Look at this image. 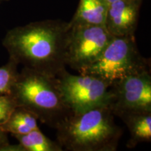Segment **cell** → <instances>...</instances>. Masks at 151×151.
Segmentation results:
<instances>
[{
  "label": "cell",
  "mask_w": 151,
  "mask_h": 151,
  "mask_svg": "<svg viewBox=\"0 0 151 151\" xmlns=\"http://www.w3.org/2000/svg\"><path fill=\"white\" fill-rule=\"evenodd\" d=\"M148 60L141 55L133 36L113 37L100 56L79 73L90 74L113 83L149 69Z\"/></svg>",
  "instance_id": "4"
},
{
  "label": "cell",
  "mask_w": 151,
  "mask_h": 151,
  "mask_svg": "<svg viewBox=\"0 0 151 151\" xmlns=\"http://www.w3.org/2000/svg\"><path fill=\"white\" fill-rule=\"evenodd\" d=\"M18 63L9 58L6 65L0 67V95L10 94L18 76Z\"/></svg>",
  "instance_id": "13"
},
{
  "label": "cell",
  "mask_w": 151,
  "mask_h": 151,
  "mask_svg": "<svg viewBox=\"0 0 151 151\" xmlns=\"http://www.w3.org/2000/svg\"><path fill=\"white\" fill-rule=\"evenodd\" d=\"M106 1H107L109 4L110 3H112V2H114V1H118V0H106Z\"/></svg>",
  "instance_id": "16"
},
{
  "label": "cell",
  "mask_w": 151,
  "mask_h": 151,
  "mask_svg": "<svg viewBox=\"0 0 151 151\" xmlns=\"http://www.w3.org/2000/svg\"><path fill=\"white\" fill-rule=\"evenodd\" d=\"M56 80L62 99L71 113L108 106L111 86L108 81L93 75L71 74L66 69Z\"/></svg>",
  "instance_id": "5"
},
{
  "label": "cell",
  "mask_w": 151,
  "mask_h": 151,
  "mask_svg": "<svg viewBox=\"0 0 151 151\" xmlns=\"http://www.w3.org/2000/svg\"><path fill=\"white\" fill-rule=\"evenodd\" d=\"M69 30V22L60 20L30 22L9 30L2 44L18 65L57 77L67 67Z\"/></svg>",
  "instance_id": "1"
},
{
  "label": "cell",
  "mask_w": 151,
  "mask_h": 151,
  "mask_svg": "<svg viewBox=\"0 0 151 151\" xmlns=\"http://www.w3.org/2000/svg\"><path fill=\"white\" fill-rule=\"evenodd\" d=\"M9 1V0H0V3L3 2V1Z\"/></svg>",
  "instance_id": "17"
},
{
  "label": "cell",
  "mask_w": 151,
  "mask_h": 151,
  "mask_svg": "<svg viewBox=\"0 0 151 151\" xmlns=\"http://www.w3.org/2000/svg\"><path fill=\"white\" fill-rule=\"evenodd\" d=\"M112 38L105 26L69 25L67 66L80 72L99 58Z\"/></svg>",
  "instance_id": "6"
},
{
  "label": "cell",
  "mask_w": 151,
  "mask_h": 151,
  "mask_svg": "<svg viewBox=\"0 0 151 151\" xmlns=\"http://www.w3.org/2000/svg\"><path fill=\"white\" fill-rule=\"evenodd\" d=\"M108 106L114 116L132 111H151L150 69L111 83Z\"/></svg>",
  "instance_id": "7"
},
{
  "label": "cell",
  "mask_w": 151,
  "mask_h": 151,
  "mask_svg": "<svg viewBox=\"0 0 151 151\" xmlns=\"http://www.w3.org/2000/svg\"><path fill=\"white\" fill-rule=\"evenodd\" d=\"M129 132L128 148H134L141 143L151 141V111H132L118 115Z\"/></svg>",
  "instance_id": "9"
},
{
  "label": "cell",
  "mask_w": 151,
  "mask_h": 151,
  "mask_svg": "<svg viewBox=\"0 0 151 151\" xmlns=\"http://www.w3.org/2000/svg\"><path fill=\"white\" fill-rule=\"evenodd\" d=\"M38 119L27 109L16 106L8 120L0 126L1 129L11 134H24L33 130L40 129L38 127Z\"/></svg>",
  "instance_id": "12"
},
{
  "label": "cell",
  "mask_w": 151,
  "mask_h": 151,
  "mask_svg": "<svg viewBox=\"0 0 151 151\" xmlns=\"http://www.w3.org/2000/svg\"><path fill=\"white\" fill-rule=\"evenodd\" d=\"M55 129L57 142L69 151H116L122 134L109 106L71 113Z\"/></svg>",
  "instance_id": "2"
},
{
  "label": "cell",
  "mask_w": 151,
  "mask_h": 151,
  "mask_svg": "<svg viewBox=\"0 0 151 151\" xmlns=\"http://www.w3.org/2000/svg\"><path fill=\"white\" fill-rule=\"evenodd\" d=\"M143 0H118L109 4L105 27L113 37L133 36Z\"/></svg>",
  "instance_id": "8"
},
{
  "label": "cell",
  "mask_w": 151,
  "mask_h": 151,
  "mask_svg": "<svg viewBox=\"0 0 151 151\" xmlns=\"http://www.w3.org/2000/svg\"><path fill=\"white\" fill-rule=\"evenodd\" d=\"M9 143L6 132H4L0 127V149Z\"/></svg>",
  "instance_id": "15"
},
{
  "label": "cell",
  "mask_w": 151,
  "mask_h": 151,
  "mask_svg": "<svg viewBox=\"0 0 151 151\" xmlns=\"http://www.w3.org/2000/svg\"><path fill=\"white\" fill-rule=\"evenodd\" d=\"M17 106L27 109L38 120L55 128L71 114L58 88L56 77L23 67L11 91Z\"/></svg>",
  "instance_id": "3"
},
{
  "label": "cell",
  "mask_w": 151,
  "mask_h": 151,
  "mask_svg": "<svg viewBox=\"0 0 151 151\" xmlns=\"http://www.w3.org/2000/svg\"><path fill=\"white\" fill-rule=\"evenodd\" d=\"M109 4L106 0H80L69 25L105 26Z\"/></svg>",
  "instance_id": "10"
},
{
  "label": "cell",
  "mask_w": 151,
  "mask_h": 151,
  "mask_svg": "<svg viewBox=\"0 0 151 151\" xmlns=\"http://www.w3.org/2000/svg\"><path fill=\"white\" fill-rule=\"evenodd\" d=\"M18 144L8 143L0 151H62L61 146L57 141L50 140L40 129L33 130L24 134H14Z\"/></svg>",
  "instance_id": "11"
},
{
  "label": "cell",
  "mask_w": 151,
  "mask_h": 151,
  "mask_svg": "<svg viewBox=\"0 0 151 151\" xmlns=\"http://www.w3.org/2000/svg\"><path fill=\"white\" fill-rule=\"evenodd\" d=\"M16 106V101L11 94L0 95V126L8 120Z\"/></svg>",
  "instance_id": "14"
}]
</instances>
